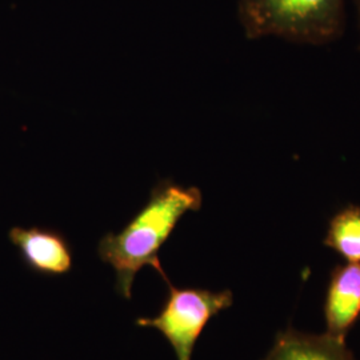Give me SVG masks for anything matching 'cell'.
I'll use <instances>...</instances> for the list:
<instances>
[{
    "instance_id": "8992f818",
    "label": "cell",
    "mask_w": 360,
    "mask_h": 360,
    "mask_svg": "<svg viewBox=\"0 0 360 360\" xmlns=\"http://www.w3.org/2000/svg\"><path fill=\"white\" fill-rule=\"evenodd\" d=\"M263 360H356L346 342L330 335L306 334L292 327L276 335Z\"/></svg>"
},
{
    "instance_id": "6da1fadb",
    "label": "cell",
    "mask_w": 360,
    "mask_h": 360,
    "mask_svg": "<svg viewBox=\"0 0 360 360\" xmlns=\"http://www.w3.org/2000/svg\"><path fill=\"white\" fill-rule=\"evenodd\" d=\"M202 191L186 187L174 180H159L147 203L138 211L120 232H108L98 245V255L110 264L116 275V291L124 299H131L132 285L138 272L151 266L169 282L163 270L159 251L187 212L202 208Z\"/></svg>"
},
{
    "instance_id": "52a82bcc",
    "label": "cell",
    "mask_w": 360,
    "mask_h": 360,
    "mask_svg": "<svg viewBox=\"0 0 360 360\" xmlns=\"http://www.w3.org/2000/svg\"><path fill=\"white\" fill-rule=\"evenodd\" d=\"M323 245L347 262L360 263V206L348 205L330 219Z\"/></svg>"
},
{
    "instance_id": "5b68a950",
    "label": "cell",
    "mask_w": 360,
    "mask_h": 360,
    "mask_svg": "<svg viewBox=\"0 0 360 360\" xmlns=\"http://www.w3.org/2000/svg\"><path fill=\"white\" fill-rule=\"evenodd\" d=\"M326 334L346 342L360 319V263L338 264L331 270L323 302Z\"/></svg>"
},
{
    "instance_id": "ba28073f",
    "label": "cell",
    "mask_w": 360,
    "mask_h": 360,
    "mask_svg": "<svg viewBox=\"0 0 360 360\" xmlns=\"http://www.w3.org/2000/svg\"><path fill=\"white\" fill-rule=\"evenodd\" d=\"M355 7H356V13H358V19H359V28H360V0H354Z\"/></svg>"
},
{
    "instance_id": "7a4b0ae2",
    "label": "cell",
    "mask_w": 360,
    "mask_h": 360,
    "mask_svg": "<svg viewBox=\"0 0 360 360\" xmlns=\"http://www.w3.org/2000/svg\"><path fill=\"white\" fill-rule=\"evenodd\" d=\"M346 0H239V19L248 39L276 38L326 44L345 27Z\"/></svg>"
},
{
    "instance_id": "3957f363",
    "label": "cell",
    "mask_w": 360,
    "mask_h": 360,
    "mask_svg": "<svg viewBox=\"0 0 360 360\" xmlns=\"http://www.w3.org/2000/svg\"><path fill=\"white\" fill-rule=\"evenodd\" d=\"M167 300L158 315L138 318L136 326L155 328L167 339L176 359L191 360L193 348L208 322L233 304L230 290L178 288L168 282Z\"/></svg>"
},
{
    "instance_id": "277c9868",
    "label": "cell",
    "mask_w": 360,
    "mask_h": 360,
    "mask_svg": "<svg viewBox=\"0 0 360 360\" xmlns=\"http://www.w3.org/2000/svg\"><path fill=\"white\" fill-rule=\"evenodd\" d=\"M8 238L27 267L43 276H62L72 269V248L65 235L43 227H13Z\"/></svg>"
}]
</instances>
